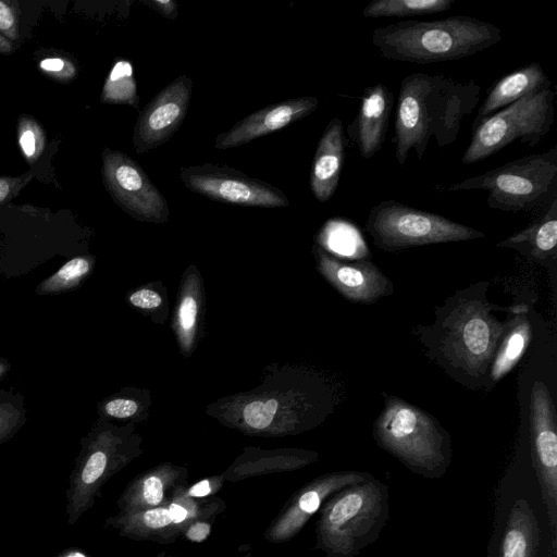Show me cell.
Wrapping results in <instances>:
<instances>
[{"mask_svg":"<svg viewBox=\"0 0 557 557\" xmlns=\"http://www.w3.org/2000/svg\"><path fill=\"white\" fill-rule=\"evenodd\" d=\"M251 391L216 400L207 413L246 435L282 437L317 426L326 408L321 379L296 366L271 364Z\"/></svg>","mask_w":557,"mask_h":557,"instance_id":"1","label":"cell"},{"mask_svg":"<svg viewBox=\"0 0 557 557\" xmlns=\"http://www.w3.org/2000/svg\"><path fill=\"white\" fill-rule=\"evenodd\" d=\"M480 86L443 74L411 73L399 86L393 144L403 166L411 150L421 160L431 140L443 149L456 141L463 120L479 104Z\"/></svg>","mask_w":557,"mask_h":557,"instance_id":"2","label":"cell"},{"mask_svg":"<svg viewBox=\"0 0 557 557\" xmlns=\"http://www.w3.org/2000/svg\"><path fill=\"white\" fill-rule=\"evenodd\" d=\"M502 39L496 25L468 15L399 21L372 32V44L383 58L416 64L460 60Z\"/></svg>","mask_w":557,"mask_h":557,"instance_id":"3","label":"cell"},{"mask_svg":"<svg viewBox=\"0 0 557 557\" xmlns=\"http://www.w3.org/2000/svg\"><path fill=\"white\" fill-rule=\"evenodd\" d=\"M389 512L388 488L375 478L332 494L319 510L314 549L324 557H356L375 542Z\"/></svg>","mask_w":557,"mask_h":557,"instance_id":"4","label":"cell"},{"mask_svg":"<svg viewBox=\"0 0 557 557\" xmlns=\"http://www.w3.org/2000/svg\"><path fill=\"white\" fill-rule=\"evenodd\" d=\"M141 444L135 423L117 425L99 418L94 422L81 438L69 476L65 513L70 525L76 524L95 506L113 475L143 455Z\"/></svg>","mask_w":557,"mask_h":557,"instance_id":"5","label":"cell"},{"mask_svg":"<svg viewBox=\"0 0 557 557\" xmlns=\"http://www.w3.org/2000/svg\"><path fill=\"white\" fill-rule=\"evenodd\" d=\"M377 445L411 472L441 479L451 461L448 433L429 412L389 396L373 423Z\"/></svg>","mask_w":557,"mask_h":557,"instance_id":"6","label":"cell"},{"mask_svg":"<svg viewBox=\"0 0 557 557\" xmlns=\"http://www.w3.org/2000/svg\"><path fill=\"white\" fill-rule=\"evenodd\" d=\"M474 189L486 191L487 206L496 210L531 212L548 207L557 199V146L447 187L448 191Z\"/></svg>","mask_w":557,"mask_h":557,"instance_id":"7","label":"cell"},{"mask_svg":"<svg viewBox=\"0 0 557 557\" xmlns=\"http://www.w3.org/2000/svg\"><path fill=\"white\" fill-rule=\"evenodd\" d=\"M462 300L443 322L441 350L453 367L480 377L491 367L519 306L502 322L492 313L495 306L480 299Z\"/></svg>","mask_w":557,"mask_h":557,"instance_id":"8","label":"cell"},{"mask_svg":"<svg viewBox=\"0 0 557 557\" xmlns=\"http://www.w3.org/2000/svg\"><path fill=\"white\" fill-rule=\"evenodd\" d=\"M364 228L374 245L388 252L485 236L483 232L471 226L394 199L382 200L373 206L368 213Z\"/></svg>","mask_w":557,"mask_h":557,"instance_id":"9","label":"cell"},{"mask_svg":"<svg viewBox=\"0 0 557 557\" xmlns=\"http://www.w3.org/2000/svg\"><path fill=\"white\" fill-rule=\"evenodd\" d=\"M555 95L553 88H547L527 96L473 125L461 162L476 163L516 140L536 146L554 124Z\"/></svg>","mask_w":557,"mask_h":557,"instance_id":"10","label":"cell"},{"mask_svg":"<svg viewBox=\"0 0 557 557\" xmlns=\"http://www.w3.org/2000/svg\"><path fill=\"white\" fill-rule=\"evenodd\" d=\"M180 178L193 193L214 201L262 208L289 206L288 198L280 188L226 164L183 166Z\"/></svg>","mask_w":557,"mask_h":557,"instance_id":"11","label":"cell"},{"mask_svg":"<svg viewBox=\"0 0 557 557\" xmlns=\"http://www.w3.org/2000/svg\"><path fill=\"white\" fill-rule=\"evenodd\" d=\"M104 185L122 210L141 222L163 223L170 209L162 193L129 156L107 149L102 154Z\"/></svg>","mask_w":557,"mask_h":557,"instance_id":"12","label":"cell"},{"mask_svg":"<svg viewBox=\"0 0 557 557\" xmlns=\"http://www.w3.org/2000/svg\"><path fill=\"white\" fill-rule=\"evenodd\" d=\"M530 425L533 461L542 499L546 507L553 533V552L557 535V426L550 393L541 381L532 386Z\"/></svg>","mask_w":557,"mask_h":557,"instance_id":"13","label":"cell"},{"mask_svg":"<svg viewBox=\"0 0 557 557\" xmlns=\"http://www.w3.org/2000/svg\"><path fill=\"white\" fill-rule=\"evenodd\" d=\"M371 478L368 472L355 470L334 471L314 478L287 499L265 529L264 539L273 544L293 540L332 494Z\"/></svg>","mask_w":557,"mask_h":557,"instance_id":"14","label":"cell"},{"mask_svg":"<svg viewBox=\"0 0 557 557\" xmlns=\"http://www.w3.org/2000/svg\"><path fill=\"white\" fill-rule=\"evenodd\" d=\"M193 81L180 75L158 92L139 113L133 134V146L144 153L166 143L186 117Z\"/></svg>","mask_w":557,"mask_h":557,"instance_id":"15","label":"cell"},{"mask_svg":"<svg viewBox=\"0 0 557 557\" xmlns=\"http://www.w3.org/2000/svg\"><path fill=\"white\" fill-rule=\"evenodd\" d=\"M312 252L317 270L347 300L372 304L393 293L392 282L372 262H347L317 243L312 247Z\"/></svg>","mask_w":557,"mask_h":557,"instance_id":"16","label":"cell"},{"mask_svg":"<svg viewBox=\"0 0 557 557\" xmlns=\"http://www.w3.org/2000/svg\"><path fill=\"white\" fill-rule=\"evenodd\" d=\"M319 107L314 96H302L264 107L235 123L228 131L220 133L214 148L225 150L274 133L311 114Z\"/></svg>","mask_w":557,"mask_h":557,"instance_id":"17","label":"cell"},{"mask_svg":"<svg viewBox=\"0 0 557 557\" xmlns=\"http://www.w3.org/2000/svg\"><path fill=\"white\" fill-rule=\"evenodd\" d=\"M188 469L170 461L159 463L135 476L116 502L120 513L166 506L173 491L186 484Z\"/></svg>","mask_w":557,"mask_h":557,"instance_id":"18","label":"cell"},{"mask_svg":"<svg viewBox=\"0 0 557 557\" xmlns=\"http://www.w3.org/2000/svg\"><path fill=\"white\" fill-rule=\"evenodd\" d=\"M394 107V95L383 84L364 88L361 103L348 126L350 139L363 159L372 158L382 148Z\"/></svg>","mask_w":557,"mask_h":557,"instance_id":"19","label":"cell"},{"mask_svg":"<svg viewBox=\"0 0 557 557\" xmlns=\"http://www.w3.org/2000/svg\"><path fill=\"white\" fill-rule=\"evenodd\" d=\"M318 458L317 451L301 448L245 447L222 475L225 481L235 483L255 476L299 470L315 462Z\"/></svg>","mask_w":557,"mask_h":557,"instance_id":"20","label":"cell"},{"mask_svg":"<svg viewBox=\"0 0 557 557\" xmlns=\"http://www.w3.org/2000/svg\"><path fill=\"white\" fill-rule=\"evenodd\" d=\"M346 140L343 122L333 117L319 139L310 171V188L323 203L332 198L338 186L345 159Z\"/></svg>","mask_w":557,"mask_h":557,"instance_id":"21","label":"cell"},{"mask_svg":"<svg viewBox=\"0 0 557 557\" xmlns=\"http://www.w3.org/2000/svg\"><path fill=\"white\" fill-rule=\"evenodd\" d=\"M547 88H552V81L540 63L532 62L512 71L490 88L472 126L511 103Z\"/></svg>","mask_w":557,"mask_h":557,"instance_id":"22","label":"cell"},{"mask_svg":"<svg viewBox=\"0 0 557 557\" xmlns=\"http://www.w3.org/2000/svg\"><path fill=\"white\" fill-rule=\"evenodd\" d=\"M496 246L515 249L525 258L546 267L554 264L557 258V199L527 227Z\"/></svg>","mask_w":557,"mask_h":557,"instance_id":"23","label":"cell"},{"mask_svg":"<svg viewBox=\"0 0 557 557\" xmlns=\"http://www.w3.org/2000/svg\"><path fill=\"white\" fill-rule=\"evenodd\" d=\"M104 525L116 530L123 536L134 541H148L171 544L181 537L174 527L166 506L120 513L106 519Z\"/></svg>","mask_w":557,"mask_h":557,"instance_id":"24","label":"cell"},{"mask_svg":"<svg viewBox=\"0 0 557 557\" xmlns=\"http://www.w3.org/2000/svg\"><path fill=\"white\" fill-rule=\"evenodd\" d=\"M203 302L201 276L197 268L190 265L181 282L173 323L181 351L186 357L190 356L197 343Z\"/></svg>","mask_w":557,"mask_h":557,"instance_id":"25","label":"cell"},{"mask_svg":"<svg viewBox=\"0 0 557 557\" xmlns=\"http://www.w3.org/2000/svg\"><path fill=\"white\" fill-rule=\"evenodd\" d=\"M539 543L535 513L525 499H517L504 530L499 557H536Z\"/></svg>","mask_w":557,"mask_h":557,"instance_id":"26","label":"cell"},{"mask_svg":"<svg viewBox=\"0 0 557 557\" xmlns=\"http://www.w3.org/2000/svg\"><path fill=\"white\" fill-rule=\"evenodd\" d=\"M531 337L532 330L527 318V307L519 306L490 367L488 377L494 383L498 382L517 364Z\"/></svg>","mask_w":557,"mask_h":557,"instance_id":"27","label":"cell"},{"mask_svg":"<svg viewBox=\"0 0 557 557\" xmlns=\"http://www.w3.org/2000/svg\"><path fill=\"white\" fill-rule=\"evenodd\" d=\"M146 391L124 387L117 393L103 398L97 405L98 418L106 421H125L136 423L144 420L150 406V395Z\"/></svg>","mask_w":557,"mask_h":557,"instance_id":"28","label":"cell"},{"mask_svg":"<svg viewBox=\"0 0 557 557\" xmlns=\"http://www.w3.org/2000/svg\"><path fill=\"white\" fill-rule=\"evenodd\" d=\"M94 256H77L65 262L35 288L37 295H60L83 285L95 268Z\"/></svg>","mask_w":557,"mask_h":557,"instance_id":"29","label":"cell"},{"mask_svg":"<svg viewBox=\"0 0 557 557\" xmlns=\"http://www.w3.org/2000/svg\"><path fill=\"white\" fill-rule=\"evenodd\" d=\"M455 0H373L362 14L367 18L410 17L449 10Z\"/></svg>","mask_w":557,"mask_h":557,"instance_id":"30","label":"cell"},{"mask_svg":"<svg viewBox=\"0 0 557 557\" xmlns=\"http://www.w3.org/2000/svg\"><path fill=\"white\" fill-rule=\"evenodd\" d=\"M166 507L172 523L181 533L187 523L196 519L216 518L225 510L226 504L219 497L195 499L173 492Z\"/></svg>","mask_w":557,"mask_h":557,"instance_id":"31","label":"cell"},{"mask_svg":"<svg viewBox=\"0 0 557 557\" xmlns=\"http://www.w3.org/2000/svg\"><path fill=\"white\" fill-rule=\"evenodd\" d=\"M101 99L104 102L139 108L136 81L129 61L120 59L114 63L106 79Z\"/></svg>","mask_w":557,"mask_h":557,"instance_id":"32","label":"cell"},{"mask_svg":"<svg viewBox=\"0 0 557 557\" xmlns=\"http://www.w3.org/2000/svg\"><path fill=\"white\" fill-rule=\"evenodd\" d=\"M335 226L332 230L329 228L327 232L325 231L324 239L317 244L334 256L363 260L369 251L358 230L349 223L336 224Z\"/></svg>","mask_w":557,"mask_h":557,"instance_id":"33","label":"cell"},{"mask_svg":"<svg viewBox=\"0 0 557 557\" xmlns=\"http://www.w3.org/2000/svg\"><path fill=\"white\" fill-rule=\"evenodd\" d=\"M25 397L0 387V445L10 441L27 422Z\"/></svg>","mask_w":557,"mask_h":557,"instance_id":"34","label":"cell"},{"mask_svg":"<svg viewBox=\"0 0 557 557\" xmlns=\"http://www.w3.org/2000/svg\"><path fill=\"white\" fill-rule=\"evenodd\" d=\"M18 144L28 160H35L42 151L45 138L42 129L36 122L25 120L18 128Z\"/></svg>","mask_w":557,"mask_h":557,"instance_id":"35","label":"cell"},{"mask_svg":"<svg viewBox=\"0 0 557 557\" xmlns=\"http://www.w3.org/2000/svg\"><path fill=\"white\" fill-rule=\"evenodd\" d=\"M225 482L221 473L202 478L193 484L178 485L173 492L195 499H205L218 494L223 488Z\"/></svg>","mask_w":557,"mask_h":557,"instance_id":"36","label":"cell"},{"mask_svg":"<svg viewBox=\"0 0 557 557\" xmlns=\"http://www.w3.org/2000/svg\"><path fill=\"white\" fill-rule=\"evenodd\" d=\"M127 301L138 310L153 311L163 305L164 298L152 285H147L133 290Z\"/></svg>","mask_w":557,"mask_h":557,"instance_id":"37","label":"cell"},{"mask_svg":"<svg viewBox=\"0 0 557 557\" xmlns=\"http://www.w3.org/2000/svg\"><path fill=\"white\" fill-rule=\"evenodd\" d=\"M215 518L196 519L181 530V537L191 543L207 541L212 532Z\"/></svg>","mask_w":557,"mask_h":557,"instance_id":"38","label":"cell"},{"mask_svg":"<svg viewBox=\"0 0 557 557\" xmlns=\"http://www.w3.org/2000/svg\"><path fill=\"white\" fill-rule=\"evenodd\" d=\"M0 34L11 40L18 37L15 10L5 1H0Z\"/></svg>","mask_w":557,"mask_h":557,"instance_id":"39","label":"cell"},{"mask_svg":"<svg viewBox=\"0 0 557 557\" xmlns=\"http://www.w3.org/2000/svg\"><path fill=\"white\" fill-rule=\"evenodd\" d=\"M145 3L166 18L174 20L178 14L174 0H146Z\"/></svg>","mask_w":557,"mask_h":557,"instance_id":"40","label":"cell"},{"mask_svg":"<svg viewBox=\"0 0 557 557\" xmlns=\"http://www.w3.org/2000/svg\"><path fill=\"white\" fill-rule=\"evenodd\" d=\"M67 64L64 60L59 58H47L40 62V69L48 73L60 74L65 71Z\"/></svg>","mask_w":557,"mask_h":557,"instance_id":"41","label":"cell"},{"mask_svg":"<svg viewBox=\"0 0 557 557\" xmlns=\"http://www.w3.org/2000/svg\"><path fill=\"white\" fill-rule=\"evenodd\" d=\"M20 183V180L2 177L0 178V202L4 201L10 193L14 190Z\"/></svg>","mask_w":557,"mask_h":557,"instance_id":"42","label":"cell"},{"mask_svg":"<svg viewBox=\"0 0 557 557\" xmlns=\"http://www.w3.org/2000/svg\"><path fill=\"white\" fill-rule=\"evenodd\" d=\"M55 557H92L79 547H67L59 553Z\"/></svg>","mask_w":557,"mask_h":557,"instance_id":"43","label":"cell"},{"mask_svg":"<svg viewBox=\"0 0 557 557\" xmlns=\"http://www.w3.org/2000/svg\"><path fill=\"white\" fill-rule=\"evenodd\" d=\"M12 369V364L10 360L0 356V382L5 379V376L10 373Z\"/></svg>","mask_w":557,"mask_h":557,"instance_id":"44","label":"cell"},{"mask_svg":"<svg viewBox=\"0 0 557 557\" xmlns=\"http://www.w3.org/2000/svg\"><path fill=\"white\" fill-rule=\"evenodd\" d=\"M12 51V44L0 34V52L10 53Z\"/></svg>","mask_w":557,"mask_h":557,"instance_id":"45","label":"cell"},{"mask_svg":"<svg viewBox=\"0 0 557 557\" xmlns=\"http://www.w3.org/2000/svg\"><path fill=\"white\" fill-rule=\"evenodd\" d=\"M156 557H166V554L164 552H161Z\"/></svg>","mask_w":557,"mask_h":557,"instance_id":"46","label":"cell"},{"mask_svg":"<svg viewBox=\"0 0 557 557\" xmlns=\"http://www.w3.org/2000/svg\"><path fill=\"white\" fill-rule=\"evenodd\" d=\"M166 557H180V556H169V555H166Z\"/></svg>","mask_w":557,"mask_h":557,"instance_id":"47","label":"cell"}]
</instances>
